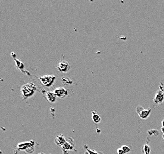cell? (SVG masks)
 Masks as SVG:
<instances>
[{"label": "cell", "instance_id": "obj_18", "mask_svg": "<svg viewBox=\"0 0 164 154\" xmlns=\"http://www.w3.org/2000/svg\"><path fill=\"white\" fill-rule=\"evenodd\" d=\"M38 154H45L44 153H39Z\"/></svg>", "mask_w": 164, "mask_h": 154}, {"label": "cell", "instance_id": "obj_11", "mask_svg": "<svg viewBox=\"0 0 164 154\" xmlns=\"http://www.w3.org/2000/svg\"><path fill=\"white\" fill-rule=\"evenodd\" d=\"M92 120L93 121V122L96 124H99L100 123V121L101 120V119L100 116L98 115V113H96V111H92Z\"/></svg>", "mask_w": 164, "mask_h": 154}, {"label": "cell", "instance_id": "obj_15", "mask_svg": "<svg viewBox=\"0 0 164 154\" xmlns=\"http://www.w3.org/2000/svg\"><path fill=\"white\" fill-rule=\"evenodd\" d=\"M118 154H125L121 148H119V149H118Z\"/></svg>", "mask_w": 164, "mask_h": 154}, {"label": "cell", "instance_id": "obj_16", "mask_svg": "<svg viewBox=\"0 0 164 154\" xmlns=\"http://www.w3.org/2000/svg\"><path fill=\"white\" fill-rule=\"evenodd\" d=\"M162 127H164V119H163L162 120Z\"/></svg>", "mask_w": 164, "mask_h": 154}, {"label": "cell", "instance_id": "obj_7", "mask_svg": "<svg viewBox=\"0 0 164 154\" xmlns=\"http://www.w3.org/2000/svg\"><path fill=\"white\" fill-rule=\"evenodd\" d=\"M57 68L61 72H67L70 69V65L66 61L62 60L57 64Z\"/></svg>", "mask_w": 164, "mask_h": 154}, {"label": "cell", "instance_id": "obj_10", "mask_svg": "<svg viewBox=\"0 0 164 154\" xmlns=\"http://www.w3.org/2000/svg\"><path fill=\"white\" fill-rule=\"evenodd\" d=\"M45 98L50 103H53L56 101L57 95L54 92L47 91L45 93Z\"/></svg>", "mask_w": 164, "mask_h": 154}, {"label": "cell", "instance_id": "obj_12", "mask_svg": "<svg viewBox=\"0 0 164 154\" xmlns=\"http://www.w3.org/2000/svg\"><path fill=\"white\" fill-rule=\"evenodd\" d=\"M144 151L145 154H150L151 153V149L149 145H145L144 147Z\"/></svg>", "mask_w": 164, "mask_h": 154}, {"label": "cell", "instance_id": "obj_8", "mask_svg": "<svg viewBox=\"0 0 164 154\" xmlns=\"http://www.w3.org/2000/svg\"><path fill=\"white\" fill-rule=\"evenodd\" d=\"M54 93L56 94L57 97L59 98H65V97H66L68 95L67 91L66 90V89H65L64 87H60L57 88H56L54 90Z\"/></svg>", "mask_w": 164, "mask_h": 154}, {"label": "cell", "instance_id": "obj_3", "mask_svg": "<svg viewBox=\"0 0 164 154\" xmlns=\"http://www.w3.org/2000/svg\"><path fill=\"white\" fill-rule=\"evenodd\" d=\"M55 79L56 77L54 75H45L38 78V79L41 83L45 87L51 86L54 83Z\"/></svg>", "mask_w": 164, "mask_h": 154}, {"label": "cell", "instance_id": "obj_1", "mask_svg": "<svg viewBox=\"0 0 164 154\" xmlns=\"http://www.w3.org/2000/svg\"><path fill=\"white\" fill-rule=\"evenodd\" d=\"M37 90L36 85L32 83H27L23 85L21 89L22 96L24 100L29 98L34 95Z\"/></svg>", "mask_w": 164, "mask_h": 154}, {"label": "cell", "instance_id": "obj_4", "mask_svg": "<svg viewBox=\"0 0 164 154\" xmlns=\"http://www.w3.org/2000/svg\"><path fill=\"white\" fill-rule=\"evenodd\" d=\"M74 141L72 137H68L67 139L66 142L62 146V150H63L64 154H67V152L70 151H72L74 149Z\"/></svg>", "mask_w": 164, "mask_h": 154}, {"label": "cell", "instance_id": "obj_5", "mask_svg": "<svg viewBox=\"0 0 164 154\" xmlns=\"http://www.w3.org/2000/svg\"><path fill=\"white\" fill-rule=\"evenodd\" d=\"M136 113L138 114L139 117L142 119H146L150 116L151 113L152 111L150 108L148 109H145L144 107L141 106H138L136 109Z\"/></svg>", "mask_w": 164, "mask_h": 154}, {"label": "cell", "instance_id": "obj_17", "mask_svg": "<svg viewBox=\"0 0 164 154\" xmlns=\"http://www.w3.org/2000/svg\"><path fill=\"white\" fill-rule=\"evenodd\" d=\"M161 131L163 133V134H164V127H162V128H161Z\"/></svg>", "mask_w": 164, "mask_h": 154}, {"label": "cell", "instance_id": "obj_19", "mask_svg": "<svg viewBox=\"0 0 164 154\" xmlns=\"http://www.w3.org/2000/svg\"><path fill=\"white\" fill-rule=\"evenodd\" d=\"M163 139H164V134H163Z\"/></svg>", "mask_w": 164, "mask_h": 154}, {"label": "cell", "instance_id": "obj_13", "mask_svg": "<svg viewBox=\"0 0 164 154\" xmlns=\"http://www.w3.org/2000/svg\"><path fill=\"white\" fill-rule=\"evenodd\" d=\"M121 148L123 150V151L124 152V153H125V154L130 152V149L129 148V147H128V146H126V145L122 146V147Z\"/></svg>", "mask_w": 164, "mask_h": 154}, {"label": "cell", "instance_id": "obj_14", "mask_svg": "<svg viewBox=\"0 0 164 154\" xmlns=\"http://www.w3.org/2000/svg\"><path fill=\"white\" fill-rule=\"evenodd\" d=\"M86 151H87V152L89 153V154H101L102 153H101V152H97L96 151H93L92 149H89L87 147H86Z\"/></svg>", "mask_w": 164, "mask_h": 154}, {"label": "cell", "instance_id": "obj_9", "mask_svg": "<svg viewBox=\"0 0 164 154\" xmlns=\"http://www.w3.org/2000/svg\"><path fill=\"white\" fill-rule=\"evenodd\" d=\"M66 141L67 139L64 135L60 134L56 136L55 140H54V143H55L56 145L59 146V147H62L66 142Z\"/></svg>", "mask_w": 164, "mask_h": 154}, {"label": "cell", "instance_id": "obj_6", "mask_svg": "<svg viewBox=\"0 0 164 154\" xmlns=\"http://www.w3.org/2000/svg\"><path fill=\"white\" fill-rule=\"evenodd\" d=\"M160 89L156 93L154 97V103L155 104H161L164 101V91L162 88V87H159Z\"/></svg>", "mask_w": 164, "mask_h": 154}, {"label": "cell", "instance_id": "obj_2", "mask_svg": "<svg viewBox=\"0 0 164 154\" xmlns=\"http://www.w3.org/2000/svg\"><path fill=\"white\" fill-rule=\"evenodd\" d=\"M35 142L29 141L20 143L17 145V148L20 151H25L28 153L33 152L35 149Z\"/></svg>", "mask_w": 164, "mask_h": 154}]
</instances>
